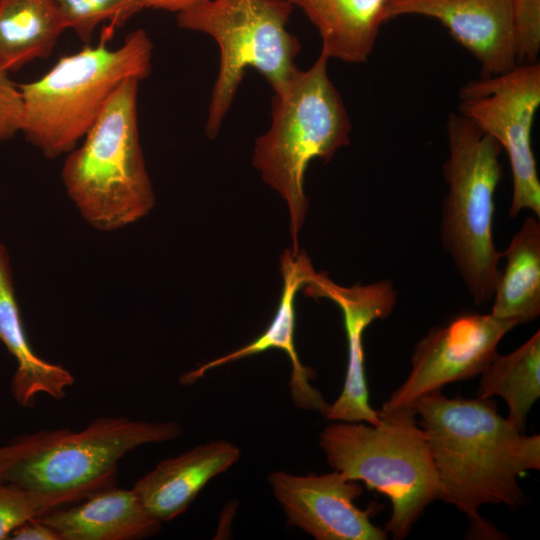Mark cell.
<instances>
[{
	"mask_svg": "<svg viewBox=\"0 0 540 540\" xmlns=\"http://www.w3.org/2000/svg\"><path fill=\"white\" fill-rule=\"evenodd\" d=\"M178 422L98 417L79 431L39 430L0 447V482L25 489L61 493L114 485L118 464L134 449L175 440Z\"/></svg>",
	"mask_w": 540,
	"mask_h": 540,
	"instance_id": "cell-6",
	"label": "cell"
},
{
	"mask_svg": "<svg viewBox=\"0 0 540 540\" xmlns=\"http://www.w3.org/2000/svg\"><path fill=\"white\" fill-rule=\"evenodd\" d=\"M413 408L437 472L439 500L468 517L471 538L503 539L479 509L504 505L515 510L524 503L518 478L540 469L539 434L518 430L491 398H449L438 391Z\"/></svg>",
	"mask_w": 540,
	"mask_h": 540,
	"instance_id": "cell-1",
	"label": "cell"
},
{
	"mask_svg": "<svg viewBox=\"0 0 540 540\" xmlns=\"http://www.w3.org/2000/svg\"><path fill=\"white\" fill-rule=\"evenodd\" d=\"M239 457L240 450L233 443L211 441L163 460L132 488L155 519L169 521L183 513L205 485Z\"/></svg>",
	"mask_w": 540,
	"mask_h": 540,
	"instance_id": "cell-15",
	"label": "cell"
},
{
	"mask_svg": "<svg viewBox=\"0 0 540 540\" xmlns=\"http://www.w3.org/2000/svg\"><path fill=\"white\" fill-rule=\"evenodd\" d=\"M504 270L495 286L491 314L518 324L540 314V223L528 216L501 253Z\"/></svg>",
	"mask_w": 540,
	"mask_h": 540,
	"instance_id": "cell-19",
	"label": "cell"
},
{
	"mask_svg": "<svg viewBox=\"0 0 540 540\" xmlns=\"http://www.w3.org/2000/svg\"><path fill=\"white\" fill-rule=\"evenodd\" d=\"M380 423L334 421L319 435L329 465L389 498L385 530L406 538L426 507L439 499L440 484L414 408L378 410Z\"/></svg>",
	"mask_w": 540,
	"mask_h": 540,
	"instance_id": "cell-5",
	"label": "cell"
},
{
	"mask_svg": "<svg viewBox=\"0 0 540 540\" xmlns=\"http://www.w3.org/2000/svg\"><path fill=\"white\" fill-rule=\"evenodd\" d=\"M65 29L55 0H0V67L48 57Z\"/></svg>",
	"mask_w": 540,
	"mask_h": 540,
	"instance_id": "cell-20",
	"label": "cell"
},
{
	"mask_svg": "<svg viewBox=\"0 0 540 540\" xmlns=\"http://www.w3.org/2000/svg\"><path fill=\"white\" fill-rule=\"evenodd\" d=\"M140 80H124L64 161L61 178L82 218L99 231H115L145 217L155 194L139 140Z\"/></svg>",
	"mask_w": 540,
	"mask_h": 540,
	"instance_id": "cell-4",
	"label": "cell"
},
{
	"mask_svg": "<svg viewBox=\"0 0 540 540\" xmlns=\"http://www.w3.org/2000/svg\"><path fill=\"white\" fill-rule=\"evenodd\" d=\"M480 376L477 398L502 397L507 418L525 432L528 413L540 397V331L513 352L497 354Z\"/></svg>",
	"mask_w": 540,
	"mask_h": 540,
	"instance_id": "cell-21",
	"label": "cell"
},
{
	"mask_svg": "<svg viewBox=\"0 0 540 540\" xmlns=\"http://www.w3.org/2000/svg\"><path fill=\"white\" fill-rule=\"evenodd\" d=\"M458 112L494 138L508 155L513 191L509 216L524 209L540 216V181L531 131L540 106V65L522 63L510 71L466 83Z\"/></svg>",
	"mask_w": 540,
	"mask_h": 540,
	"instance_id": "cell-9",
	"label": "cell"
},
{
	"mask_svg": "<svg viewBox=\"0 0 540 540\" xmlns=\"http://www.w3.org/2000/svg\"><path fill=\"white\" fill-rule=\"evenodd\" d=\"M63 22L81 41L89 43L97 26L104 21L113 33L143 9L141 0H55Z\"/></svg>",
	"mask_w": 540,
	"mask_h": 540,
	"instance_id": "cell-23",
	"label": "cell"
},
{
	"mask_svg": "<svg viewBox=\"0 0 540 540\" xmlns=\"http://www.w3.org/2000/svg\"><path fill=\"white\" fill-rule=\"evenodd\" d=\"M306 296L333 301L343 314L348 343V363L343 389L324 417L330 421L380 423L379 412L369 402L364 371L363 332L376 319L388 317L396 304L397 292L390 280L344 287L324 272L315 270L304 285Z\"/></svg>",
	"mask_w": 540,
	"mask_h": 540,
	"instance_id": "cell-12",
	"label": "cell"
},
{
	"mask_svg": "<svg viewBox=\"0 0 540 540\" xmlns=\"http://www.w3.org/2000/svg\"><path fill=\"white\" fill-rule=\"evenodd\" d=\"M322 53L307 70L298 67L273 89L271 125L255 140L252 162L263 181L287 203L292 252L308 208L304 177L314 158L329 161L350 142L352 124Z\"/></svg>",
	"mask_w": 540,
	"mask_h": 540,
	"instance_id": "cell-2",
	"label": "cell"
},
{
	"mask_svg": "<svg viewBox=\"0 0 540 540\" xmlns=\"http://www.w3.org/2000/svg\"><path fill=\"white\" fill-rule=\"evenodd\" d=\"M96 490L83 488L46 493L0 482V540L9 539L11 533L24 522L77 502Z\"/></svg>",
	"mask_w": 540,
	"mask_h": 540,
	"instance_id": "cell-22",
	"label": "cell"
},
{
	"mask_svg": "<svg viewBox=\"0 0 540 540\" xmlns=\"http://www.w3.org/2000/svg\"><path fill=\"white\" fill-rule=\"evenodd\" d=\"M23 119V102L18 85L10 79L9 72L0 67V142L20 132Z\"/></svg>",
	"mask_w": 540,
	"mask_h": 540,
	"instance_id": "cell-25",
	"label": "cell"
},
{
	"mask_svg": "<svg viewBox=\"0 0 540 540\" xmlns=\"http://www.w3.org/2000/svg\"><path fill=\"white\" fill-rule=\"evenodd\" d=\"M38 518L52 527L61 540H134L156 534L161 527L133 488L114 485Z\"/></svg>",
	"mask_w": 540,
	"mask_h": 540,
	"instance_id": "cell-16",
	"label": "cell"
},
{
	"mask_svg": "<svg viewBox=\"0 0 540 540\" xmlns=\"http://www.w3.org/2000/svg\"><path fill=\"white\" fill-rule=\"evenodd\" d=\"M292 8L287 0H207L177 13L179 27L208 34L219 47L205 126L210 139L217 136L247 68L262 74L272 89L297 68L301 45L286 28Z\"/></svg>",
	"mask_w": 540,
	"mask_h": 540,
	"instance_id": "cell-8",
	"label": "cell"
},
{
	"mask_svg": "<svg viewBox=\"0 0 540 540\" xmlns=\"http://www.w3.org/2000/svg\"><path fill=\"white\" fill-rule=\"evenodd\" d=\"M105 30L96 46L64 56L35 81L18 85L23 102L20 132L42 154L69 153L93 125L106 101L126 79L151 72L153 44L143 29L127 35L115 49Z\"/></svg>",
	"mask_w": 540,
	"mask_h": 540,
	"instance_id": "cell-3",
	"label": "cell"
},
{
	"mask_svg": "<svg viewBox=\"0 0 540 540\" xmlns=\"http://www.w3.org/2000/svg\"><path fill=\"white\" fill-rule=\"evenodd\" d=\"M13 540H61L58 533L39 518L28 520L10 535Z\"/></svg>",
	"mask_w": 540,
	"mask_h": 540,
	"instance_id": "cell-26",
	"label": "cell"
},
{
	"mask_svg": "<svg viewBox=\"0 0 540 540\" xmlns=\"http://www.w3.org/2000/svg\"><path fill=\"white\" fill-rule=\"evenodd\" d=\"M273 494L290 524L317 540H386L389 533L370 520L354 500L363 490L342 473L306 476L284 471L269 474Z\"/></svg>",
	"mask_w": 540,
	"mask_h": 540,
	"instance_id": "cell-11",
	"label": "cell"
},
{
	"mask_svg": "<svg viewBox=\"0 0 540 540\" xmlns=\"http://www.w3.org/2000/svg\"><path fill=\"white\" fill-rule=\"evenodd\" d=\"M517 325L491 313H465L430 329L414 347L407 378L380 410L413 408L417 400L447 384L480 375L498 354L501 339Z\"/></svg>",
	"mask_w": 540,
	"mask_h": 540,
	"instance_id": "cell-10",
	"label": "cell"
},
{
	"mask_svg": "<svg viewBox=\"0 0 540 540\" xmlns=\"http://www.w3.org/2000/svg\"><path fill=\"white\" fill-rule=\"evenodd\" d=\"M513 0H389L386 20L402 15L436 19L481 68V77L518 65L512 27Z\"/></svg>",
	"mask_w": 540,
	"mask_h": 540,
	"instance_id": "cell-13",
	"label": "cell"
},
{
	"mask_svg": "<svg viewBox=\"0 0 540 540\" xmlns=\"http://www.w3.org/2000/svg\"><path fill=\"white\" fill-rule=\"evenodd\" d=\"M280 271L283 279L281 298L275 315L265 331L245 346L185 373L180 380L183 384H191L211 369L269 349H279L287 354L291 362L289 387L296 406L301 409L319 411L324 416L329 404L320 391L310 384L309 381L315 378V373L301 363L294 342L295 297L299 289L303 288L308 281L314 268L304 252L299 251L294 254L286 249L280 257Z\"/></svg>",
	"mask_w": 540,
	"mask_h": 540,
	"instance_id": "cell-14",
	"label": "cell"
},
{
	"mask_svg": "<svg viewBox=\"0 0 540 540\" xmlns=\"http://www.w3.org/2000/svg\"><path fill=\"white\" fill-rule=\"evenodd\" d=\"M0 341L17 363L10 390L19 405L31 407L35 397L42 393L55 400L66 396V389L75 381L74 376L62 365L40 358L31 348L16 299L9 253L1 240Z\"/></svg>",
	"mask_w": 540,
	"mask_h": 540,
	"instance_id": "cell-17",
	"label": "cell"
},
{
	"mask_svg": "<svg viewBox=\"0 0 540 540\" xmlns=\"http://www.w3.org/2000/svg\"><path fill=\"white\" fill-rule=\"evenodd\" d=\"M512 27L517 63L538 62L540 0H513Z\"/></svg>",
	"mask_w": 540,
	"mask_h": 540,
	"instance_id": "cell-24",
	"label": "cell"
},
{
	"mask_svg": "<svg viewBox=\"0 0 540 540\" xmlns=\"http://www.w3.org/2000/svg\"><path fill=\"white\" fill-rule=\"evenodd\" d=\"M207 0H141L143 8L162 9L170 12H184Z\"/></svg>",
	"mask_w": 540,
	"mask_h": 540,
	"instance_id": "cell-27",
	"label": "cell"
},
{
	"mask_svg": "<svg viewBox=\"0 0 540 540\" xmlns=\"http://www.w3.org/2000/svg\"><path fill=\"white\" fill-rule=\"evenodd\" d=\"M300 8L317 29L328 59L364 63L386 22L389 0H287Z\"/></svg>",
	"mask_w": 540,
	"mask_h": 540,
	"instance_id": "cell-18",
	"label": "cell"
},
{
	"mask_svg": "<svg viewBox=\"0 0 540 540\" xmlns=\"http://www.w3.org/2000/svg\"><path fill=\"white\" fill-rule=\"evenodd\" d=\"M446 134L449 154L443 174L448 194L440 239L473 303L484 305L493 299L502 257L492 234L502 148L459 112L448 116Z\"/></svg>",
	"mask_w": 540,
	"mask_h": 540,
	"instance_id": "cell-7",
	"label": "cell"
}]
</instances>
